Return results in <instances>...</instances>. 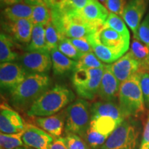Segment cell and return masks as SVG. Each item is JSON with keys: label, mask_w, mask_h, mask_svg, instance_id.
Listing matches in <instances>:
<instances>
[{"label": "cell", "mask_w": 149, "mask_h": 149, "mask_svg": "<svg viewBox=\"0 0 149 149\" xmlns=\"http://www.w3.org/2000/svg\"><path fill=\"white\" fill-rule=\"evenodd\" d=\"M66 109L48 117H35V122L38 127L53 136L54 138L61 137L66 123Z\"/></svg>", "instance_id": "18"}, {"label": "cell", "mask_w": 149, "mask_h": 149, "mask_svg": "<svg viewBox=\"0 0 149 149\" xmlns=\"http://www.w3.org/2000/svg\"><path fill=\"white\" fill-rule=\"evenodd\" d=\"M149 0H129L126 6L122 19L129 26L134 37L137 34Z\"/></svg>", "instance_id": "14"}, {"label": "cell", "mask_w": 149, "mask_h": 149, "mask_svg": "<svg viewBox=\"0 0 149 149\" xmlns=\"http://www.w3.org/2000/svg\"><path fill=\"white\" fill-rule=\"evenodd\" d=\"M120 124L110 117H97L91 118L90 127L102 135L109 137Z\"/></svg>", "instance_id": "26"}, {"label": "cell", "mask_w": 149, "mask_h": 149, "mask_svg": "<svg viewBox=\"0 0 149 149\" xmlns=\"http://www.w3.org/2000/svg\"><path fill=\"white\" fill-rule=\"evenodd\" d=\"M104 26L111 28L124 37H125L126 38L130 39V33L128 28L126 27V24L124 23L123 19L116 14L109 12V17H108Z\"/></svg>", "instance_id": "31"}, {"label": "cell", "mask_w": 149, "mask_h": 149, "mask_svg": "<svg viewBox=\"0 0 149 149\" xmlns=\"http://www.w3.org/2000/svg\"><path fill=\"white\" fill-rule=\"evenodd\" d=\"M34 24L31 19H19L15 22L6 21L3 29L13 40L22 44H29L31 40Z\"/></svg>", "instance_id": "17"}, {"label": "cell", "mask_w": 149, "mask_h": 149, "mask_svg": "<svg viewBox=\"0 0 149 149\" xmlns=\"http://www.w3.org/2000/svg\"><path fill=\"white\" fill-rule=\"evenodd\" d=\"M79 13L89 25L100 31L105 24L109 11L97 0H91Z\"/></svg>", "instance_id": "12"}, {"label": "cell", "mask_w": 149, "mask_h": 149, "mask_svg": "<svg viewBox=\"0 0 149 149\" xmlns=\"http://www.w3.org/2000/svg\"><path fill=\"white\" fill-rule=\"evenodd\" d=\"M134 38L149 46V14L141 23Z\"/></svg>", "instance_id": "36"}, {"label": "cell", "mask_w": 149, "mask_h": 149, "mask_svg": "<svg viewBox=\"0 0 149 149\" xmlns=\"http://www.w3.org/2000/svg\"><path fill=\"white\" fill-rule=\"evenodd\" d=\"M139 149H149V115L143 130Z\"/></svg>", "instance_id": "40"}, {"label": "cell", "mask_w": 149, "mask_h": 149, "mask_svg": "<svg viewBox=\"0 0 149 149\" xmlns=\"http://www.w3.org/2000/svg\"><path fill=\"white\" fill-rule=\"evenodd\" d=\"M51 84L47 74L30 73L10 93L11 104L18 111L27 112Z\"/></svg>", "instance_id": "1"}, {"label": "cell", "mask_w": 149, "mask_h": 149, "mask_svg": "<svg viewBox=\"0 0 149 149\" xmlns=\"http://www.w3.org/2000/svg\"><path fill=\"white\" fill-rule=\"evenodd\" d=\"M50 149H68L64 137H59L54 139V141L51 144Z\"/></svg>", "instance_id": "41"}, {"label": "cell", "mask_w": 149, "mask_h": 149, "mask_svg": "<svg viewBox=\"0 0 149 149\" xmlns=\"http://www.w3.org/2000/svg\"><path fill=\"white\" fill-rule=\"evenodd\" d=\"M119 107L125 120L140 118L146 112L144 96L140 86V73L137 72L121 83Z\"/></svg>", "instance_id": "3"}, {"label": "cell", "mask_w": 149, "mask_h": 149, "mask_svg": "<svg viewBox=\"0 0 149 149\" xmlns=\"http://www.w3.org/2000/svg\"><path fill=\"white\" fill-rule=\"evenodd\" d=\"M18 54L14 51V40L1 32L0 35V61L1 63L14 62L18 60Z\"/></svg>", "instance_id": "25"}, {"label": "cell", "mask_w": 149, "mask_h": 149, "mask_svg": "<svg viewBox=\"0 0 149 149\" xmlns=\"http://www.w3.org/2000/svg\"><path fill=\"white\" fill-rule=\"evenodd\" d=\"M0 2H1V8H4L6 7L10 6L15 3L24 2V0H0Z\"/></svg>", "instance_id": "42"}, {"label": "cell", "mask_w": 149, "mask_h": 149, "mask_svg": "<svg viewBox=\"0 0 149 149\" xmlns=\"http://www.w3.org/2000/svg\"><path fill=\"white\" fill-rule=\"evenodd\" d=\"M99 42L122 57L129 48L130 39L126 38L111 28H102L96 33Z\"/></svg>", "instance_id": "10"}, {"label": "cell", "mask_w": 149, "mask_h": 149, "mask_svg": "<svg viewBox=\"0 0 149 149\" xmlns=\"http://www.w3.org/2000/svg\"><path fill=\"white\" fill-rule=\"evenodd\" d=\"M57 49L63 53L65 56L68 57V58L74 61H78L81 58L83 54L78 51L74 46L72 45L68 38L64 37L59 42Z\"/></svg>", "instance_id": "34"}, {"label": "cell", "mask_w": 149, "mask_h": 149, "mask_svg": "<svg viewBox=\"0 0 149 149\" xmlns=\"http://www.w3.org/2000/svg\"><path fill=\"white\" fill-rule=\"evenodd\" d=\"M29 74L23 66L18 63H1L0 85L1 90L8 91L11 93Z\"/></svg>", "instance_id": "8"}, {"label": "cell", "mask_w": 149, "mask_h": 149, "mask_svg": "<svg viewBox=\"0 0 149 149\" xmlns=\"http://www.w3.org/2000/svg\"><path fill=\"white\" fill-rule=\"evenodd\" d=\"M96 33L88 37L87 40L90 42L93 48V52L97 56V57L102 62L107 63V64L114 63L117 59H120V57L117 55L114 52L99 42L97 38Z\"/></svg>", "instance_id": "23"}, {"label": "cell", "mask_w": 149, "mask_h": 149, "mask_svg": "<svg viewBox=\"0 0 149 149\" xmlns=\"http://www.w3.org/2000/svg\"><path fill=\"white\" fill-rule=\"evenodd\" d=\"M33 10V6L22 2L6 7L1 12V15L6 21L15 22L23 19H31Z\"/></svg>", "instance_id": "21"}, {"label": "cell", "mask_w": 149, "mask_h": 149, "mask_svg": "<svg viewBox=\"0 0 149 149\" xmlns=\"http://www.w3.org/2000/svg\"><path fill=\"white\" fill-rule=\"evenodd\" d=\"M64 139L68 149H91L84 139L77 134L66 133Z\"/></svg>", "instance_id": "35"}, {"label": "cell", "mask_w": 149, "mask_h": 149, "mask_svg": "<svg viewBox=\"0 0 149 149\" xmlns=\"http://www.w3.org/2000/svg\"><path fill=\"white\" fill-rule=\"evenodd\" d=\"M126 4V0H107L105 7L110 13L116 14L122 18Z\"/></svg>", "instance_id": "37"}, {"label": "cell", "mask_w": 149, "mask_h": 149, "mask_svg": "<svg viewBox=\"0 0 149 149\" xmlns=\"http://www.w3.org/2000/svg\"><path fill=\"white\" fill-rule=\"evenodd\" d=\"M45 36L46 44L50 53L53 50L58 48L61 40L64 38L52 21L45 26Z\"/></svg>", "instance_id": "30"}, {"label": "cell", "mask_w": 149, "mask_h": 149, "mask_svg": "<svg viewBox=\"0 0 149 149\" xmlns=\"http://www.w3.org/2000/svg\"><path fill=\"white\" fill-rule=\"evenodd\" d=\"M91 0H57L51 9L61 13L79 12Z\"/></svg>", "instance_id": "27"}, {"label": "cell", "mask_w": 149, "mask_h": 149, "mask_svg": "<svg viewBox=\"0 0 149 149\" xmlns=\"http://www.w3.org/2000/svg\"><path fill=\"white\" fill-rule=\"evenodd\" d=\"M104 72V68L74 70L72 82L78 95L84 100H93L97 95Z\"/></svg>", "instance_id": "7"}, {"label": "cell", "mask_w": 149, "mask_h": 149, "mask_svg": "<svg viewBox=\"0 0 149 149\" xmlns=\"http://www.w3.org/2000/svg\"><path fill=\"white\" fill-rule=\"evenodd\" d=\"M111 70L120 83L124 82L139 72L138 62L130 52L126 53L116 61L110 64Z\"/></svg>", "instance_id": "16"}, {"label": "cell", "mask_w": 149, "mask_h": 149, "mask_svg": "<svg viewBox=\"0 0 149 149\" xmlns=\"http://www.w3.org/2000/svg\"><path fill=\"white\" fill-rule=\"evenodd\" d=\"M24 2L28 5L35 6L46 5L44 0H24Z\"/></svg>", "instance_id": "43"}, {"label": "cell", "mask_w": 149, "mask_h": 149, "mask_svg": "<svg viewBox=\"0 0 149 149\" xmlns=\"http://www.w3.org/2000/svg\"><path fill=\"white\" fill-rule=\"evenodd\" d=\"M70 42L83 55L93 52V48L87 38L68 39Z\"/></svg>", "instance_id": "38"}, {"label": "cell", "mask_w": 149, "mask_h": 149, "mask_svg": "<svg viewBox=\"0 0 149 149\" xmlns=\"http://www.w3.org/2000/svg\"><path fill=\"white\" fill-rule=\"evenodd\" d=\"M18 60L29 73L47 74L52 67L50 53L27 52L20 56Z\"/></svg>", "instance_id": "9"}, {"label": "cell", "mask_w": 149, "mask_h": 149, "mask_svg": "<svg viewBox=\"0 0 149 149\" xmlns=\"http://www.w3.org/2000/svg\"><path fill=\"white\" fill-rule=\"evenodd\" d=\"M23 132L14 134H0V144L1 149H18L24 146L22 140Z\"/></svg>", "instance_id": "29"}, {"label": "cell", "mask_w": 149, "mask_h": 149, "mask_svg": "<svg viewBox=\"0 0 149 149\" xmlns=\"http://www.w3.org/2000/svg\"><path fill=\"white\" fill-rule=\"evenodd\" d=\"M54 137L42 128L28 124L22 135V140L26 146L34 149H50Z\"/></svg>", "instance_id": "13"}, {"label": "cell", "mask_w": 149, "mask_h": 149, "mask_svg": "<svg viewBox=\"0 0 149 149\" xmlns=\"http://www.w3.org/2000/svg\"><path fill=\"white\" fill-rule=\"evenodd\" d=\"M51 8L46 5L35 6H33L31 22L34 25L45 26L51 22Z\"/></svg>", "instance_id": "28"}, {"label": "cell", "mask_w": 149, "mask_h": 149, "mask_svg": "<svg viewBox=\"0 0 149 149\" xmlns=\"http://www.w3.org/2000/svg\"><path fill=\"white\" fill-rule=\"evenodd\" d=\"M52 67L53 72L57 75H62L71 71H74L77 66V61L72 60L61 53L57 48L51 53Z\"/></svg>", "instance_id": "20"}, {"label": "cell", "mask_w": 149, "mask_h": 149, "mask_svg": "<svg viewBox=\"0 0 149 149\" xmlns=\"http://www.w3.org/2000/svg\"><path fill=\"white\" fill-rule=\"evenodd\" d=\"M108 138L109 137L107 136L102 135L92 128L89 127L84 137V139L91 149H100Z\"/></svg>", "instance_id": "33"}, {"label": "cell", "mask_w": 149, "mask_h": 149, "mask_svg": "<svg viewBox=\"0 0 149 149\" xmlns=\"http://www.w3.org/2000/svg\"><path fill=\"white\" fill-rule=\"evenodd\" d=\"M140 128L135 120H124L100 149H139Z\"/></svg>", "instance_id": "5"}, {"label": "cell", "mask_w": 149, "mask_h": 149, "mask_svg": "<svg viewBox=\"0 0 149 149\" xmlns=\"http://www.w3.org/2000/svg\"><path fill=\"white\" fill-rule=\"evenodd\" d=\"M51 11V21L64 37L68 39L88 38L99 31L89 25L81 17L79 12L61 13L52 9Z\"/></svg>", "instance_id": "4"}, {"label": "cell", "mask_w": 149, "mask_h": 149, "mask_svg": "<svg viewBox=\"0 0 149 149\" xmlns=\"http://www.w3.org/2000/svg\"><path fill=\"white\" fill-rule=\"evenodd\" d=\"M97 1H98L99 2H100L102 4L104 5V6H105V4H106V2H107V0H97Z\"/></svg>", "instance_id": "46"}, {"label": "cell", "mask_w": 149, "mask_h": 149, "mask_svg": "<svg viewBox=\"0 0 149 149\" xmlns=\"http://www.w3.org/2000/svg\"><path fill=\"white\" fill-rule=\"evenodd\" d=\"M75 100L74 93L62 85H55L40 97L26 112L30 117H48L63 111Z\"/></svg>", "instance_id": "2"}, {"label": "cell", "mask_w": 149, "mask_h": 149, "mask_svg": "<svg viewBox=\"0 0 149 149\" xmlns=\"http://www.w3.org/2000/svg\"><path fill=\"white\" fill-rule=\"evenodd\" d=\"M140 86L144 96L145 105L149 109V72L140 73Z\"/></svg>", "instance_id": "39"}, {"label": "cell", "mask_w": 149, "mask_h": 149, "mask_svg": "<svg viewBox=\"0 0 149 149\" xmlns=\"http://www.w3.org/2000/svg\"><path fill=\"white\" fill-rule=\"evenodd\" d=\"M65 132L77 134L84 139L91 122V106L86 100H74L66 109Z\"/></svg>", "instance_id": "6"}, {"label": "cell", "mask_w": 149, "mask_h": 149, "mask_svg": "<svg viewBox=\"0 0 149 149\" xmlns=\"http://www.w3.org/2000/svg\"><path fill=\"white\" fill-rule=\"evenodd\" d=\"M18 149H34V148H31V147L27 146H26V145H24V146H22V147H21V148H18Z\"/></svg>", "instance_id": "45"}, {"label": "cell", "mask_w": 149, "mask_h": 149, "mask_svg": "<svg viewBox=\"0 0 149 149\" xmlns=\"http://www.w3.org/2000/svg\"><path fill=\"white\" fill-rule=\"evenodd\" d=\"M129 52L139 66V73L149 72V46L134 38Z\"/></svg>", "instance_id": "22"}, {"label": "cell", "mask_w": 149, "mask_h": 149, "mask_svg": "<svg viewBox=\"0 0 149 149\" xmlns=\"http://www.w3.org/2000/svg\"><path fill=\"white\" fill-rule=\"evenodd\" d=\"M91 118L97 117H110L113 118L119 124L124 122V117L119 107L114 102L97 101L91 105Z\"/></svg>", "instance_id": "19"}, {"label": "cell", "mask_w": 149, "mask_h": 149, "mask_svg": "<svg viewBox=\"0 0 149 149\" xmlns=\"http://www.w3.org/2000/svg\"><path fill=\"white\" fill-rule=\"evenodd\" d=\"M26 50L29 52H40L50 53L46 44L45 36V26L34 25L31 36V40Z\"/></svg>", "instance_id": "24"}, {"label": "cell", "mask_w": 149, "mask_h": 149, "mask_svg": "<svg viewBox=\"0 0 149 149\" xmlns=\"http://www.w3.org/2000/svg\"><path fill=\"white\" fill-rule=\"evenodd\" d=\"M23 119L17 112L6 104H1L0 109V130L1 133L14 134L23 132L26 128Z\"/></svg>", "instance_id": "11"}, {"label": "cell", "mask_w": 149, "mask_h": 149, "mask_svg": "<svg viewBox=\"0 0 149 149\" xmlns=\"http://www.w3.org/2000/svg\"><path fill=\"white\" fill-rule=\"evenodd\" d=\"M121 83L111 70L110 64L105 65L97 96L102 101L116 102L119 97Z\"/></svg>", "instance_id": "15"}, {"label": "cell", "mask_w": 149, "mask_h": 149, "mask_svg": "<svg viewBox=\"0 0 149 149\" xmlns=\"http://www.w3.org/2000/svg\"><path fill=\"white\" fill-rule=\"evenodd\" d=\"M105 67L103 62L100 61L93 52L84 54L77 61L75 70L103 68Z\"/></svg>", "instance_id": "32"}, {"label": "cell", "mask_w": 149, "mask_h": 149, "mask_svg": "<svg viewBox=\"0 0 149 149\" xmlns=\"http://www.w3.org/2000/svg\"><path fill=\"white\" fill-rule=\"evenodd\" d=\"M44 1L45 4L48 7L51 8V6H53L55 4L56 1H57V0H44Z\"/></svg>", "instance_id": "44"}]
</instances>
